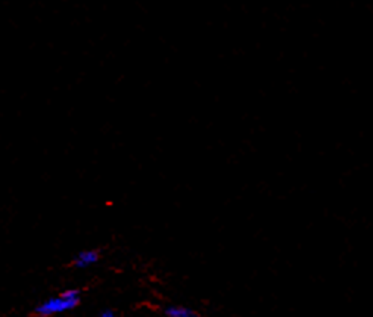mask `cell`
Here are the masks:
<instances>
[{
  "instance_id": "2",
  "label": "cell",
  "mask_w": 373,
  "mask_h": 317,
  "mask_svg": "<svg viewBox=\"0 0 373 317\" xmlns=\"http://www.w3.org/2000/svg\"><path fill=\"white\" fill-rule=\"evenodd\" d=\"M101 258V254L98 249H86L77 253L71 261V266L77 269H87L92 267L93 264H96Z\"/></svg>"
},
{
  "instance_id": "1",
  "label": "cell",
  "mask_w": 373,
  "mask_h": 317,
  "mask_svg": "<svg viewBox=\"0 0 373 317\" xmlns=\"http://www.w3.org/2000/svg\"><path fill=\"white\" fill-rule=\"evenodd\" d=\"M80 301H82V293H80L78 289H70L57 297L47 298L42 304H38L33 313L40 317H50L64 311L74 310L80 304Z\"/></svg>"
},
{
  "instance_id": "3",
  "label": "cell",
  "mask_w": 373,
  "mask_h": 317,
  "mask_svg": "<svg viewBox=\"0 0 373 317\" xmlns=\"http://www.w3.org/2000/svg\"><path fill=\"white\" fill-rule=\"evenodd\" d=\"M167 317H195L198 313L193 309L183 306H168L163 311Z\"/></svg>"
},
{
  "instance_id": "4",
  "label": "cell",
  "mask_w": 373,
  "mask_h": 317,
  "mask_svg": "<svg viewBox=\"0 0 373 317\" xmlns=\"http://www.w3.org/2000/svg\"><path fill=\"white\" fill-rule=\"evenodd\" d=\"M98 314H99V317H114L115 311L111 309H105V310H101Z\"/></svg>"
}]
</instances>
